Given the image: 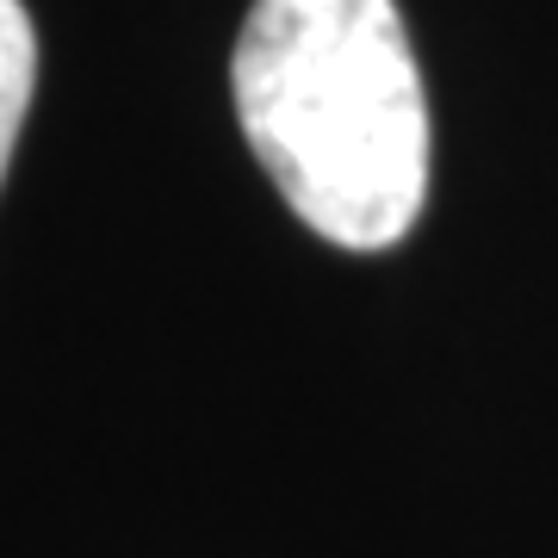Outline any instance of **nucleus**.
<instances>
[{
    "label": "nucleus",
    "instance_id": "obj_1",
    "mask_svg": "<svg viewBox=\"0 0 558 558\" xmlns=\"http://www.w3.org/2000/svg\"><path fill=\"white\" fill-rule=\"evenodd\" d=\"M242 137L323 242L379 255L428 199V94L398 0H255L230 57Z\"/></svg>",
    "mask_w": 558,
    "mask_h": 558
},
{
    "label": "nucleus",
    "instance_id": "obj_2",
    "mask_svg": "<svg viewBox=\"0 0 558 558\" xmlns=\"http://www.w3.org/2000/svg\"><path fill=\"white\" fill-rule=\"evenodd\" d=\"M32 87H38V32L25 0H0V174L13 161L20 124L32 112Z\"/></svg>",
    "mask_w": 558,
    "mask_h": 558
}]
</instances>
